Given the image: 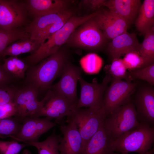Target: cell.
I'll list each match as a JSON object with an SVG mask.
<instances>
[{"instance_id": "6da1fadb", "label": "cell", "mask_w": 154, "mask_h": 154, "mask_svg": "<svg viewBox=\"0 0 154 154\" xmlns=\"http://www.w3.org/2000/svg\"><path fill=\"white\" fill-rule=\"evenodd\" d=\"M70 54L68 47L62 46L39 63L29 66L25 73V84L34 86L39 92L47 90L55 79L61 76L66 64L70 60Z\"/></svg>"}, {"instance_id": "ba28073f", "label": "cell", "mask_w": 154, "mask_h": 154, "mask_svg": "<svg viewBox=\"0 0 154 154\" xmlns=\"http://www.w3.org/2000/svg\"><path fill=\"white\" fill-rule=\"evenodd\" d=\"M41 101L40 117L54 119V122L60 125L64 124V117L70 115L76 109L77 104L50 88Z\"/></svg>"}, {"instance_id": "4316f807", "label": "cell", "mask_w": 154, "mask_h": 154, "mask_svg": "<svg viewBox=\"0 0 154 154\" xmlns=\"http://www.w3.org/2000/svg\"><path fill=\"white\" fill-rule=\"evenodd\" d=\"M22 122L14 117L0 119V137H11L19 132Z\"/></svg>"}, {"instance_id": "cb8c5ba5", "label": "cell", "mask_w": 154, "mask_h": 154, "mask_svg": "<svg viewBox=\"0 0 154 154\" xmlns=\"http://www.w3.org/2000/svg\"><path fill=\"white\" fill-rule=\"evenodd\" d=\"M61 137L60 135L56 134L54 130L50 135L42 141L25 142L24 143L36 147L38 154H60L59 145Z\"/></svg>"}, {"instance_id": "f1b7e54d", "label": "cell", "mask_w": 154, "mask_h": 154, "mask_svg": "<svg viewBox=\"0 0 154 154\" xmlns=\"http://www.w3.org/2000/svg\"><path fill=\"white\" fill-rule=\"evenodd\" d=\"M83 69L90 74L98 73L103 64L102 58L95 53H89L82 57L80 61Z\"/></svg>"}, {"instance_id": "8992f818", "label": "cell", "mask_w": 154, "mask_h": 154, "mask_svg": "<svg viewBox=\"0 0 154 154\" xmlns=\"http://www.w3.org/2000/svg\"><path fill=\"white\" fill-rule=\"evenodd\" d=\"M106 116L104 109L76 108L67 117L66 122L76 125L82 137L85 147L92 137L103 124Z\"/></svg>"}, {"instance_id": "ac0fdd59", "label": "cell", "mask_w": 154, "mask_h": 154, "mask_svg": "<svg viewBox=\"0 0 154 154\" xmlns=\"http://www.w3.org/2000/svg\"><path fill=\"white\" fill-rule=\"evenodd\" d=\"M140 45L136 34L126 32L110 40L105 50L112 62L129 52H138Z\"/></svg>"}, {"instance_id": "4fadbf2b", "label": "cell", "mask_w": 154, "mask_h": 154, "mask_svg": "<svg viewBox=\"0 0 154 154\" xmlns=\"http://www.w3.org/2000/svg\"><path fill=\"white\" fill-rule=\"evenodd\" d=\"M82 72L80 68L69 60L64 66L59 81L51 86L50 88L77 104L79 99L77 95V85Z\"/></svg>"}, {"instance_id": "9c48e42d", "label": "cell", "mask_w": 154, "mask_h": 154, "mask_svg": "<svg viewBox=\"0 0 154 154\" xmlns=\"http://www.w3.org/2000/svg\"><path fill=\"white\" fill-rule=\"evenodd\" d=\"M38 93L36 88L29 84L17 88L13 102L16 109L14 117L22 122L27 118L40 117L42 103L38 100Z\"/></svg>"}, {"instance_id": "277c9868", "label": "cell", "mask_w": 154, "mask_h": 154, "mask_svg": "<svg viewBox=\"0 0 154 154\" xmlns=\"http://www.w3.org/2000/svg\"><path fill=\"white\" fill-rule=\"evenodd\" d=\"M109 41L93 17L78 27L65 44L67 47L98 52L105 50Z\"/></svg>"}, {"instance_id": "74e56055", "label": "cell", "mask_w": 154, "mask_h": 154, "mask_svg": "<svg viewBox=\"0 0 154 154\" xmlns=\"http://www.w3.org/2000/svg\"><path fill=\"white\" fill-rule=\"evenodd\" d=\"M10 57L18 70L25 77V73L29 67V65L24 61L18 58L17 56Z\"/></svg>"}, {"instance_id": "83f0119b", "label": "cell", "mask_w": 154, "mask_h": 154, "mask_svg": "<svg viewBox=\"0 0 154 154\" xmlns=\"http://www.w3.org/2000/svg\"><path fill=\"white\" fill-rule=\"evenodd\" d=\"M127 70L122 59L120 58L113 60L110 64L105 67L106 74L110 75L112 78L131 81L129 78Z\"/></svg>"}, {"instance_id": "1f68e13d", "label": "cell", "mask_w": 154, "mask_h": 154, "mask_svg": "<svg viewBox=\"0 0 154 154\" xmlns=\"http://www.w3.org/2000/svg\"><path fill=\"white\" fill-rule=\"evenodd\" d=\"M28 145L20 144L16 141H3L0 140V154H18L21 150Z\"/></svg>"}, {"instance_id": "4dcf8cb0", "label": "cell", "mask_w": 154, "mask_h": 154, "mask_svg": "<svg viewBox=\"0 0 154 154\" xmlns=\"http://www.w3.org/2000/svg\"><path fill=\"white\" fill-rule=\"evenodd\" d=\"M122 60L128 70H135L146 67L143 59L137 52L132 51L126 54Z\"/></svg>"}, {"instance_id": "30bf717a", "label": "cell", "mask_w": 154, "mask_h": 154, "mask_svg": "<svg viewBox=\"0 0 154 154\" xmlns=\"http://www.w3.org/2000/svg\"><path fill=\"white\" fill-rule=\"evenodd\" d=\"M133 81L112 78L103 97V108L106 115L130 101L137 83L136 80Z\"/></svg>"}, {"instance_id": "7a4b0ae2", "label": "cell", "mask_w": 154, "mask_h": 154, "mask_svg": "<svg viewBox=\"0 0 154 154\" xmlns=\"http://www.w3.org/2000/svg\"><path fill=\"white\" fill-rule=\"evenodd\" d=\"M100 9L87 15L81 16L74 15L60 29L51 35L35 52L25 58L30 66L35 65L55 53L65 44L74 31L87 20L96 15Z\"/></svg>"}, {"instance_id": "52a82bcc", "label": "cell", "mask_w": 154, "mask_h": 154, "mask_svg": "<svg viewBox=\"0 0 154 154\" xmlns=\"http://www.w3.org/2000/svg\"><path fill=\"white\" fill-rule=\"evenodd\" d=\"M130 100L134 105L139 122L153 126L154 123V87L147 82L136 80Z\"/></svg>"}, {"instance_id": "d6a6232c", "label": "cell", "mask_w": 154, "mask_h": 154, "mask_svg": "<svg viewBox=\"0 0 154 154\" xmlns=\"http://www.w3.org/2000/svg\"><path fill=\"white\" fill-rule=\"evenodd\" d=\"M17 89L10 85L0 87V105L13 102Z\"/></svg>"}, {"instance_id": "ab89813d", "label": "cell", "mask_w": 154, "mask_h": 154, "mask_svg": "<svg viewBox=\"0 0 154 154\" xmlns=\"http://www.w3.org/2000/svg\"><path fill=\"white\" fill-rule=\"evenodd\" d=\"M154 150L153 151L150 153V154H154Z\"/></svg>"}, {"instance_id": "5b68a950", "label": "cell", "mask_w": 154, "mask_h": 154, "mask_svg": "<svg viewBox=\"0 0 154 154\" xmlns=\"http://www.w3.org/2000/svg\"><path fill=\"white\" fill-rule=\"evenodd\" d=\"M139 123L135 106L130 100L107 115L103 125L114 141L133 130Z\"/></svg>"}, {"instance_id": "7c38bea8", "label": "cell", "mask_w": 154, "mask_h": 154, "mask_svg": "<svg viewBox=\"0 0 154 154\" xmlns=\"http://www.w3.org/2000/svg\"><path fill=\"white\" fill-rule=\"evenodd\" d=\"M27 13L24 1L0 0V28H20L27 21Z\"/></svg>"}, {"instance_id": "9a60e30c", "label": "cell", "mask_w": 154, "mask_h": 154, "mask_svg": "<svg viewBox=\"0 0 154 154\" xmlns=\"http://www.w3.org/2000/svg\"><path fill=\"white\" fill-rule=\"evenodd\" d=\"M71 9H70L58 13L36 18L24 29L29 34L30 38L35 41L39 47L50 36L52 26Z\"/></svg>"}, {"instance_id": "836d02e7", "label": "cell", "mask_w": 154, "mask_h": 154, "mask_svg": "<svg viewBox=\"0 0 154 154\" xmlns=\"http://www.w3.org/2000/svg\"><path fill=\"white\" fill-rule=\"evenodd\" d=\"M3 66L4 69L14 78L24 79L25 77L18 70L10 56L4 59Z\"/></svg>"}, {"instance_id": "ffe728a7", "label": "cell", "mask_w": 154, "mask_h": 154, "mask_svg": "<svg viewBox=\"0 0 154 154\" xmlns=\"http://www.w3.org/2000/svg\"><path fill=\"white\" fill-rule=\"evenodd\" d=\"M142 3L140 0H109L104 6L122 18L129 26L134 23Z\"/></svg>"}, {"instance_id": "8d00e7d4", "label": "cell", "mask_w": 154, "mask_h": 154, "mask_svg": "<svg viewBox=\"0 0 154 154\" xmlns=\"http://www.w3.org/2000/svg\"><path fill=\"white\" fill-rule=\"evenodd\" d=\"M106 0H82L83 4L90 10L94 12L104 6Z\"/></svg>"}, {"instance_id": "d590c367", "label": "cell", "mask_w": 154, "mask_h": 154, "mask_svg": "<svg viewBox=\"0 0 154 154\" xmlns=\"http://www.w3.org/2000/svg\"><path fill=\"white\" fill-rule=\"evenodd\" d=\"M14 78L0 64V87L10 86Z\"/></svg>"}, {"instance_id": "2e32d148", "label": "cell", "mask_w": 154, "mask_h": 154, "mask_svg": "<svg viewBox=\"0 0 154 154\" xmlns=\"http://www.w3.org/2000/svg\"><path fill=\"white\" fill-rule=\"evenodd\" d=\"M93 18L109 40L126 32L129 27L123 19L108 9L101 8L99 13Z\"/></svg>"}, {"instance_id": "44dd1931", "label": "cell", "mask_w": 154, "mask_h": 154, "mask_svg": "<svg viewBox=\"0 0 154 154\" xmlns=\"http://www.w3.org/2000/svg\"><path fill=\"white\" fill-rule=\"evenodd\" d=\"M112 141L103 124L87 143L84 154H117L112 147Z\"/></svg>"}, {"instance_id": "3957f363", "label": "cell", "mask_w": 154, "mask_h": 154, "mask_svg": "<svg viewBox=\"0 0 154 154\" xmlns=\"http://www.w3.org/2000/svg\"><path fill=\"white\" fill-rule=\"evenodd\" d=\"M154 141V128L145 122H140L133 130L112 141L114 151L121 154L134 152L145 154L151 149Z\"/></svg>"}, {"instance_id": "d6986e66", "label": "cell", "mask_w": 154, "mask_h": 154, "mask_svg": "<svg viewBox=\"0 0 154 154\" xmlns=\"http://www.w3.org/2000/svg\"><path fill=\"white\" fill-rule=\"evenodd\" d=\"M28 13L34 19L58 13L70 9L72 1L68 0H27L24 1Z\"/></svg>"}, {"instance_id": "5bb4252c", "label": "cell", "mask_w": 154, "mask_h": 154, "mask_svg": "<svg viewBox=\"0 0 154 154\" xmlns=\"http://www.w3.org/2000/svg\"><path fill=\"white\" fill-rule=\"evenodd\" d=\"M51 120L47 117L27 118L22 121L18 133L11 137L17 141L38 142L42 135L56 126V124Z\"/></svg>"}, {"instance_id": "484cf974", "label": "cell", "mask_w": 154, "mask_h": 154, "mask_svg": "<svg viewBox=\"0 0 154 154\" xmlns=\"http://www.w3.org/2000/svg\"><path fill=\"white\" fill-rule=\"evenodd\" d=\"M29 37L28 33L24 29L19 28L9 30L0 28V58L9 45L20 39Z\"/></svg>"}, {"instance_id": "7402d4cb", "label": "cell", "mask_w": 154, "mask_h": 154, "mask_svg": "<svg viewBox=\"0 0 154 154\" xmlns=\"http://www.w3.org/2000/svg\"><path fill=\"white\" fill-rule=\"evenodd\" d=\"M137 31L144 36L154 26V0H144L134 23Z\"/></svg>"}, {"instance_id": "f35d334b", "label": "cell", "mask_w": 154, "mask_h": 154, "mask_svg": "<svg viewBox=\"0 0 154 154\" xmlns=\"http://www.w3.org/2000/svg\"><path fill=\"white\" fill-rule=\"evenodd\" d=\"M153 150H154L153 148L151 149L149 151H148L145 154H150V153Z\"/></svg>"}, {"instance_id": "f546056e", "label": "cell", "mask_w": 154, "mask_h": 154, "mask_svg": "<svg viewBox=\"0 0 154 154\" xmlns=\"http://www.w3.org/2000/svg\"><path fill=\"white\" fill-rule=\"evenodd\" d=\"M127 74L130 80H140L154 85V64L138 70H128Z\"/></svg>"}, {"instance_id": "e0dca14e", "label": "cell", "mask_w": 154, "mask_h": 154, "mask_svg": "<svg viewBox=\"0 0 154 154\" xmlns=\"http://www.w3.org/2000/svg\"><path fill=\"white\" fill-rule=\"evenodd\" d=\"M60 125V129L63 134L59 145L60 154H84L85 147L78 128L72 121Z\"/></svg>"}, {"instance_id": "e575fe53", "label": "cell", "mask_w": 154, "mask_h": 154, "mask_svg": "<svg viewBox=\"0 0 154 154\" xmlns=\"http://www.w3.org/2000/svg\"><path fill=\"white\" fill-rule=\"evenodd\" d=\"M16 109L13 102L0 105V119L14 116Z\"/></svg>"}, {"instance_id": "603a6c76", "label": "cell", "mask_w": 154, "mask_h": 154, "mask_svg": "<svg viewBox=\"0 0 154 154\" xmlns=\"http://www.w3.org/2000/svg\"><path fill=\"white\" fill-rule=\"evenodd\" d=\"M39 46L34 40L30 38H26L17 40L9 45L3 51L2 57L8 55L17 56L21 54L36 51Z\"/></svg>"}, {"instance_id": "8fae6325", "label": "cell", "mask_w": 154, "mask_h": 154, "mask_svg": "<svg viewBox=\"0 0 154 154\" xmlns=\"http://www.w3.org/2000/svg\"><path fill=\"white\" fill-rule=\"evenodd\" d=\"M111 79L110 76L106 74L101 83L95 80L89 83L80 76L78 79L80 95L76 108L86 107L99 110L103 108L104 94Z\"/></svg>"}, {"instance_id": "d4e9b609", "label": "cell", "mask_w": 154, "mask_h": 154, "mask_svg": "<svg viewBox=\"0 0 154 154\" xmlns=\"http://www.w3.org/2000/svg\"><path fill=\"white\" fill-rule=\"evenodd\" d=\"M144 37L138 52L147 67L154 64V26L147 31Z\"/></svg>"}]
</instances>
